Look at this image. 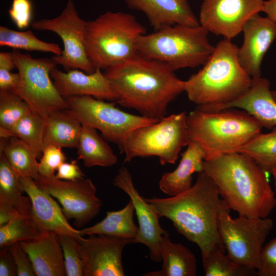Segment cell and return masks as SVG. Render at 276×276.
I'll list each match as a JSON object with an SVG mask.
<instances>
[{
    "label": "cell",
    "mask_w": 276,
    "mask_h": 276,
    "mask_svg": "<svg viewBox=\"0 0 276 276\" xmlns=\"http://www.w3.org/2000/svg\"><path fill=\"white\" fill-rule=\"evenodd\" d=\"M9 247L17 267V275L36 276L28 256L22 249L19 243H14Z\"/></svg>",
    "instance_id": "40"
},
{
    "label": "cell",
    "mask_w": 276,
    "mask_h": 276,
    "mask_svg": "<svg viewBox=\"0 0 276 276\" xmlns=\"http://www.w3.org/2000/svg\"><path fill=\"white\" fill-rule=\"evenodd\" d=\"M77 148L78 159L87 168L110 167L118 162L117 156L97 129L87 125H82Z\"/></svg>",
    "instance_id": "26"
},
{
    "label": "cell",
    "mask_w": 276,
    "mask_h": 276,
    "mask_svg": "<svg viewBox=\"0 0 276 276\" xmlns=\"http://www.w3.org/2000/svg\"><path fill=\"white\" fill-rule=\"evenodd\" d=\"M202 260L205 276L257 275L256 269L236 263L225 250L216 249Z\"/></svg>",
    "instance_id": "33"
},
{
    "label": "cell",
    "mask_w": 276,
    "mask_h": 276,
    "mask_svg": "<svg viewBox=\"0 0 276 276\" xmlns=\"http://www.w3.org/2000/svg\"><path fill=\"white\" fill-rule=\"evenodd\" d=\"M243 42L238 48L240 65L252 78L261 77L263 58L276 38V22L256 14L243 26Z\"/></svg>",
    "instance_id": "18"
},
{
    "label": "cell",
    "mask_w": 276,
    "mask_h": 276,
    "mask_svg": "<svg viewBox=\"0 0 276 276\" xmlns=\"http://www.w3.org/2000/svg\"><path fill=\"white\" fill-rule=\"evenodd\" d=\"M32 5L30 0H13L8 13L11 20L20 29H25L31 24Z\"/></svg>",
    "instance_id": "38"
},
{
    "label": "cell",
    "mask_w": 276,
    "mask_h": 276,
    "mask_svg": "<svg viewBox=\"0 0 276 276\" xmlns=\"http://www.w3.org/2000/svg\"><path fill=\"white\" fill-rule=\"evenodd\" d=\"M31 26L37 31L53 32L61 38L64 49L60 55L52 57L56 65L66 70L80 69L87 74L95 71L86 49L87 21L79 15L74 0H67L58 16L35 20Z\"/></svg>",
    "instance_id": "12"
},
{
    "label": "cell",
    "mask_w": 276,
    "mask_h": 276,
    "mask_svg": "<svg viewBox=\"0 0 276 276\" xmlns=\"http://www.w3.org/2000/svg\"><path fill=\"white\" fill-rule=\"evenodd\" d=\"M81 128L82 124L66 110L52 113L45 119L43 148L50 145L77 148Z\"/></svg>",
    "instance_id": "25"
},
{
    "label": "cell",
    "mask_w": 276,
    "mask_h": 276,
    "mask_svg": "<svg viewBox=\"0 0 276 276\" xmlns=\"http://www.w3.org/2000/svg\"><path fill=\"white\" fill-rule=\"evenodd\" d=\"M20 176L0 153V204L13 209L30 218L31 202L23 196Z\"/></svg>",
    "instance_id": "28"
},
{
    "label": "cell",
    "mask_w": 276,
    "mask_h": 276,
    "mask_svg": "<svg viewBox=\"0 0 276 276\" xmlns=\"http://www.w3.org/2000/svg\"><path fill=\"white\" fill-rule=\"evenodd\" d=\"M256 270L258 276H276V237L264 245Z\"/></svg>",
    "instance_id": "39"
},
{
    "label": "cell",
    "mask_w": 276,
    "mask_h": 276,
    "mask_svg": "<svg viewBox=\"0 0 276 276\" xmlns=\"http://www.w3.org/2000/svg\"><path fill=\"white\" fill-rule=\"evenodd\" d=\"M0 46L50 53L56 56L62 53L58 44L40 40L31 30L17 31L4 26H0Z\"/></svg>",
    "instance_id": "32"
},
{
    "label": "cell",
    "mask_w": 276,
    "mask_h": 276,
    "mask_svg": "<svg viewBox=\"0 0 276 276\" xmlns=\"http://www.w3.org/2000/svg\"><path fill=\"white\" fill-rule=\"evenodd\" d=\"M203 26L176 24L141 35L137 39V52L143 57L160 61L173 71L203 65L215 47Z\"/></svg>",
    "instance_id": "6"
},
{
    "label": "cell",
    "mask_w": 276,
    "mask_h": 276,
    "mask_svg": "<svg viewBox=\"0 0 276 276\" xmlns=\"http://www.w3.org/2000/svg\"><path fill=\"white\" fill-rule=\"evenodd\" d=\"M112 183L127 194L134 205L139 222V233L132 243L146 245L150 259L155 262H162L159 242L166 230L160 226L157 213L135 189L131 174L125 166L118 170Z\"/></svg>",
    "instance_id": "16"
},
{
    "label": "cell",
    "mask_w": 276,
    "mask_h": 276,
    "mask_svg": "<svg viewBox=\"0 0 276 276\" xmlns=\"http://www.w3.org/2000/svg\"><path fill=\"white\" fill-rule=\"evenodd\" d=\"M270 173L271 174L276 190V166L272 169Z\"/></svg>",
    "instance_id": "46"
},
{
    "label": "cell",
    "mask_w": 276,
    "mask_h": 276,
    "mask_svg": "<svg viewBox=\"0 0 276 276\" xmlns=\"http://www.w3.org/2000/svg\"><path fill=\"white\" fill-rule=\"evenodd\" d=\"M269 81L261 77L252 78L248 90L234 101L216 106H197L205 111H217L232 108L243 109L263 128L272 129L276 126V101L270 89Z\"/></svg>",
    "instance_id": "20"
},
{
    "label": "cell",
    "mask_w": 276,
    "mask_h": 276,
    "mask_svg": "<svg viewBox=\"0 0 276 276\" xmlns=\"http://www.w3.org/2000/svg\"><path fill=\"white\" fill-rule=\"evenodd\" d=\"M40 233L28 216L19 214L0 226V247L10 246L16 242L34 239Z\"/></svg>",
    "instance_id": "34"
},
{
    "label": "cell",
    "mask_w": 276,
    "mask_h": 276,
    "mask_svg": "<svg viewBox=\"0 0 276 276\" xmlns=\"http://www.w3.org/2000/svg\"><path fill=\"white\" fill-rule=\"evenodd\" d=\"M145 199L159 218L170 220L179 234L198 246L202 259L216 249L225 251L218 229L222 198L203 170L198 173L195 183L179 194Z\"/></svg>",
    "instance_id": "2"
},
{
    "label": "cell",
    "mask_w": 276,
    "mask_h": 276,
    "mask_svg": "<svg viewBox=\"0 0 276 276\" xmlns=\"http://www.w3.org/2000/svg\"><path fill=\"white\" fill-rule=\"evenodd\" d=\"M104 73L118 96L117 103L149 118L165 117L169 104L185 91V81L166 64L139 53Z\"/></svg>",
    "instance_id": "1"
},
{
    "label": "cell",
    "mask_w": 276,
    "mask_h": 276,
    "mask_svg": "<svg viewBox=\"0 0 276 276\" xmlns=\"http://www.w3.org/2000/svg\"><path fill=\"white\" fill-rule=\"evenodd\" d=\"M56 178L65 180H75L85 177V174L77 164L76 160L64 162L57 169Z\"/></svg>",
    "instance_id": "41"
},
{
    "label": "cell",
    "mask_w": 276,
    "mask_h": 276,
    "mask_svg": "<svg viewBox=\"0 0 276 276\" xmlns=\"http://www.w3.org/2000/svg\"><path fill=\"white\" fill-rule=\"evenodd\" d=\"M61 149V147L53 145L43 148L42 155L38 166L39 175L47 177L55 175V171L66 160V157Z\"/></svg>",
    "instance_id": "37"
},
{
    "label": "cell",
    "mask_w": 276,
    "mask_h": 276,
    "mask_svg": "<svg viewBox=\"0 0 276 276\" xmlns=\"http://www.w3.org/2000/svg\"><path fill=\"white\" fill-rule=\"evenodd\" d=\"M159 250L163 262L161 268L144 273V276L197 275V262L194 255L183 244L172 242L167 231L161 236Z\"/></svg>",
    "instance_id": "24"
},
{
    "label": "cell",
    "mask_w": 276,
    "mask_h": 276,
    "mask_svg": "<svg viewBox=\"0 0 276 276\" xmlns=\"http://www.w3.org/2000/svg\"><path fill=\"white\" fill-rule=\"evenodd\" d=\"M62 248L67 276H84L82 261L79 251V241L67 235H58Z\"/></svg>",
    "instance_id": "36"
},
{
    "label": "cell",
    "mask_w": 276,
    "mask_h": 276,
    "mask_svg": "<svg viewBox=\"0 0 276 276\" xmlns=\"http://www.w3.org/2000/svg\"><path fill=\"white\" fill-rule=\"evenodd\" d=\"M31 110L28 104L15 94L0 91V131L11 130Z\"/></svg>",
    "instance_id": "35"
},
{
    "label": "cell",
    "mask_w": 276,
    "mask_h": 276,
    "mask_svg": "<svg viewBox=\"0 0 276 276\" xmlns=\"http://www.w3.org/2000/svg\"><path fill=\"white\" fill-rule=\"evenodd\" d=\"M271 94L273 99L276 101V90H271Z\"/></svg>",
    "instance_id": "47"
},
{
    "label": "cell",
    "mask_w": 276,
    "mask_h": 276,
    "mask_svg": "<svg viewBox=\"0 0 276 276\" xmlns=\"http://www.w3.org/2000/svg\"><path fill=\"white\" fill-rule=\"evenodd\" d=\"M238 152L249 156L266 172L270 173L276 166V126L269 133L255 135Z\"/></svg>",
    "instance_id": "31"
},
{
    "label": "cell",
    "mask_w": 276,
    "mask_h": 276,
    "mask_svg": "<svg viewBox=\"0 0 276 276\" xmlns=\"http://www.w3.org/2000/svg\"><path fill=\"white\" fill-rule=\"evenodd\" d=\"M187 118L185 112L173 114L133 130L119 147L125 154L124 163L137 157L157 156L162 165L175 164L189 142Z\"/></svg>",
    "instance_id": "8"
},
{
    "label": "cell",
    "mask_w": 276,
    "mask_h": 276,
    "mask_svg": "<svg viewBox=\"0 0 276 276\" xmlns=\"http://www.w3.org/2000/svg\"><path fill=\"white\" fill-rule=\"evenodd\" d=\"M45 119L31 110L21 118L9 131H0L1 138L8 139L16 137L24 141L34 150L37 157L43 151V137Z\"/></svg>",
    "instance_id": "30"
},
{
    "label": "cell",
    "mask_w": 276,
    "mask_h": 276,
    "mask_svg": "<svg viewBox=\"0 0 276 276\" xmlns=\"http://www.w3.org/2000/svg\"><path fill=\"white\" fill-rule=\"evenodd\" d=\"M128 7L143 12L155 31L176 24L200 25L187 0H123Z\"/></svg>",
    "instance_id": "21"
},
{
    "label": "cell",
    "mask_w": 276,
    "mask_h": 276,
    "mask_svg": "<svg viewBox=\"0 0 276 276\" xmlns=\"http://www.w3.org/2000/svg\"><path fill=\"white\" fill-rule=\"evenodd\" d=\"M146 32L133 15L107 11L87 22L88 57L95 68L105 70L137 54V40Z\"/></svg>",
    "instance_id": "7"
},
{
    "label": "cell",
    "mask_w": 276,
    "mask_h": 276,
    "mask_svg": "<svg viewBox=\"0 0 276 276\" xmlns=\"http://www.w3.org/2000/svg\"><path fill=\"white\" fill-rule=\"evenodd\" d=\"M230 208L222 199L218 229L227 255L236 263L257 269L266 238L271 231V219L239 215L233 218Z\"/></svg>",
    "instance_id": "9"
},
{
    "label": "cell",
    "mask_w": 276,
    "mask_h": 276,
    "mask_svg": "<svg viewBox=\"0 0 276 276\" xmlns=\"http://www.w3.org/2000/svg\"><path fill=\"white\" fill-rule=\"evenodd\" d=\"M20 76L18 73L0 68V91L13 92L18 86Z\"/></svg>",
    "instance_id": "43"
},
{
    "label": "cell",
    "mask_w": 276,
    "mask_h": 276,
    "mask_svg": "<svg viewBox=\"0 0 276 276\" xmlns=\"http://www.w3.org/2000/svg\"><path fill=\"white\" fill-rule=\"evenodd\" d=\"M187 123L189 140L203 148L205 159L238 152L262 128L246 111L229 108L205 111L196 108L187 115Z\"/></svg>",
    "instance_id": "5"
},
{
    "label": "cell",
    "mask_w": 276,
    "mask_h": 276,
    "mask_svg": "<svg viewBox=\"0 0 276 276\" xmlns=\"http://www.w3.org/2000/svg\"><path fill=\"white\" fill-rule=\"evenodd\" d=\"M177 167L172 172H165L159 181V188L169 197L179 194L192 186V175L203 170L205 152L197 142L189 140L187 149L181 154Z\"/></svg>",
    "instance_id": "23"
},
{
    "label": "cell",
    "mask_w": 276,
    "mask_h": 276,
    "mask_svg": "<svg viewBox=\"0 0 276 276\" xmlns=\"http://www.w3.org/2000/svg\"><path fill=\"white\" fill-rule=\"evenodd\" d=\"M65 100L68 106L65 110L72 117L82 125L100 131L106 140L118 148L136 128L160 120L130 114L117 107L116 102H105L92 96H72Z\"/></svg>",
    "instance_id": "11"
},
{
    "label": "cell",
    "mask_w": 276,
    "mask_h": 276,
    "mask_svg": "<svg viewBox=\"0 0 276 276\" xmlns=\"http://www.w3.org/2000/svg\"><path fill=\"white\" fill-rule=\"evenodd\" d=\"M0 146V153L4 154L19 176L35 179L38 176L37 157L28 144L17 137H11L1 138Z\"/></svg>",
    "instance_id": "29"
},
{
    "label": "cell",
    "mask_w": 276,
    "mask_h": 276,
    "mask_svg": "<svg viewBox=\"0 0 276 276\" xmlns=\"http://www.w3.org/2000/svg\"><path fill=\"white\" fill-rule=\"evenodd\" d=\"M134 206L130 199L126 205L117 211H109L106 216L95 225L80 230L81 235H106L128 239L132 243L139 233L133 221Z\"/></svg>",
    "instance_id": "27"
},
{
    "label": "cell",
    "mask_w": 276,
    "mask_h": 276,
    "mask_svg": "<svg viewBox=\"0 0 276 276\" xmlns=\"http://www.w3.org/2000/svg\"><path fill=\"white\" fill-rule=\"evenodd\" d=\"M262 11L267 14V16L276 22V0L264 1Z\"/></svg>",
    "instance_id": "45"
},
{
    "label": "cell",
    "mask_w": 276,
    "mask_h": 276,
    "mask_svg": "<svg viewBox=\"0 0 276 276\" xmlns=\"http://www.w3.org/2000/svg\"><path fill=\"white\" fill-rule=\"evenodd\" d=\"M238 48L231 39L219 41L203 67L185 81V91L197 106H216L237 99L251 86L252 78L240 64Z\"/></svg>",
    "instance_id": "4"
},
{
    "label": "cell",
    "mask_w": 276,
    "mask_h": 276,
    "mask_svg": "<svg viewBox=\"0 0 276 276\" xmlns=\"http://www.w3.org/2000/svg\"><path fill=\"white\" fill-rule=\"evenodd\" d=\"M203 171L216 185L221 198L239 215L267 218L276 197L266 172L246 154L235 152L203 162Z\"/></svg>",
    "instance_id": "3"
},
{
    "label": "cell",
    "mask_w": 276,
    "mask_h": 276,
    "mask_svg": "<svg viewBox=\"0 0 276 276\" xmlns=\"http://www.w3.org/2000/svg\"><path fill=\"white\" fill-rule=\"evenodd\" d=\"M264 0H203L199 22L209 32L232 39L247 21L262 11Z\"/></svg>",
    "instance_id": "14"
},
{
    "label": "cell",
    "mask_w": 276,
    "mask_h": 276,
    "mask_svg": "<svg viewBox=\"0 0 276 276\" xmlns=\"http://www.w3.org/2000/svg\"><path fill=\"white\" fill-rule=\"evenodd\" d=\"M50 75L58 93L64 99L89 96L100 100H117L109 80L100 68H96L91 74H85L77 69L64 72L55 67Z\"/></svg>",
    "instance_id": "19"
},
{
    "label": "cell",
    "mask_w": 276,
    "mask_h": 276,
    "mask_svg": "<svg viewBox=\"0 0 276 276\" xmlns=\"http://www.w3.org/2000/svg\"><path fill=\"white\" fill-rule=\"evenodd\" d=\"M0 68L9 71L16 68L12 52H1L0 53Z\"/></svg>",
    "instance_id": "44"
},
{
    "label": "cell",
    "mask_w": 276,
    "mask_h": 276,
    "mask_svg": "<svg viewBox=\"0 0 276 276\" xmlns=\"http://www.w3.org/2000/svg\"><path fill=\"white\" fill-rule=\"evenodd\" d=\"M18 243L28 256L37 276L66 275L58 235L41 232L34 239Z\"/></svg>",
    "instance_id": "22"
},
{
    "label": "cell",
    "mask_w": 276,
    "mask_h": 276,
    "mask_svg": "<svg viewBox=\"0 0 276 276\" xmlns=\"http://www.w3.org/2000/svg\"><path fill=\"white\" fill-rule=\"evenodd\" d=\"M131 241L113 236L91 235L79 240L84 276H124L122 251Z\"/></svg>",
    "instance_id": "15"
},
{
    "label": "cell",
    "mask_w": 276,
    "mask_h": 276,
    "mask_svg": "<svg viewBox=\"0 0 276 276\" xmlns=\"http://www.w3.org/2000/svg\"><path fill=\"white\" fill-rule=\"evenodd\" d=\"M17 267L9 246L2 247L0 251V276H15Z\"/></svg>",
    "instance_id": "42"
},
{
    "label": "cell",
    "mask_w": 276,
    "mask_h": 276,
    "mask_svg": "<svg viewBox=\"0 0 276 276\" xmlns=\"http://www.w3.org/2000/svg\"><path fill=\"white\" fill-rule=\"evenodd\" d=\"M37 185L56 198L68 220L74 219L78 228L83 227L99 213L101 200L97 196V188L89 178L75 180L39 175L34 179Z\"/></svg>",
    "instance_id": "13"
},
{
    "label": "cell",
    "mask_w": 276,
    "mask_h": 276,
    "mask_svg": "<svg viewBox=\"0 0 276 276\" xmlns=\"http://www.w3.org/2000/svg\"><path fill=\"white\" fill-rule=\"evenodd\" d=\"M22 187L31 202L30 218L40 232H53L67 235L78 241L83 238L80 230L68 222L62 209L52 196L39 188L33 178L20 176Z\"/></svg>",
    "instance_id": "17"
},
{
    "label": "cell",
    "mask_w": 276,
    "mask_h": 276,
    "mask_svg": "<svg viewBox=\"0 0 276 276\" xmlns=\"http://www.w3.org/2000/svg\"><path fill=\"white\" fill-rule=\"evenodd\" d=\"M12 54L20 76L19 84L13 93L44 119L56 111L68 108L51 80V72L56 66L52 58H34L16 49Z\"/></svg>",
    "instance_id": "10"
}]
</instances>
